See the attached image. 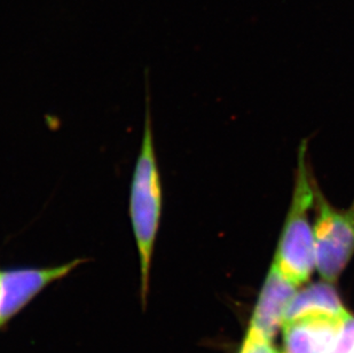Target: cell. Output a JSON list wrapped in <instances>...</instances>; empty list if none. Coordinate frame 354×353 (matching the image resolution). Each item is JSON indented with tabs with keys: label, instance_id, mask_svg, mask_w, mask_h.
<instances>
[{
	"label": "cell",
	"instance_id": "cell-8",
	"mask_svg": "<svg viewBox=\"0 0 354 353\" xmlns=\"http://www.w3.org/2000/svg\"><path fill=\"white\" fill-rule=\"evenodd\" d=\"M240 353H281L275 350L272 338L261 333V330L250 326Z\"/></svg>",
	"mask_w": 354,
	"mask_h": 353
},
{
	"label": "cell",
	"instance_id": "cell-1",
	"mask_svg": "<svg viewBox=\"0 0 354 353\" xmlns=\"http://www.w3.org/2000/svg\"><path fill=\"white\" fill-rule=\"evenodd\" d=\"M163 213V185L155 148L149 90L146 94L144 134L131 180L129 215L140 260V297L147 307L151 258Z\"/></svg>",
	"mask_w": 354,
	"mask_h": 353
},
{
	"label": "cell",
	"instance_id": "cell-2",
	"mask_svg": "<svg viewBox=\"0 0 354 353\" xmlns=\"http://www.w3.org/2000/svg\"><path fill=\"white\" fill-rule=\"evenodd\" d=\"M315 183L317 180L308 167V141H303L298 148L290 207L273 262L279 272L296 286L306 282L315 267V233L310 223Z\"/></svg>",
	"mask_w": 354,
	"mask_h": 353
},
{
	"label": "cell",
	"instance_id": "cell-3",
	"mask_svg": "<svg viewBox=\"0 0 354 353\" xmlns=\"http://www.w3.org/2000/svg\"><path fill=\"white\" fill-rule=\"evenodd\" d=\"M315 267L328 282H335L354 255V200L346 209H338L315 183Z\"/></svg>",
	"mask_w": 354,
	"mask_h": 353
},
{
	"label": "cell",
	"instance_id": "cell-4",
	"mask_svg": "<svg viewBox=\"0 0 354 353\" xmlns=\"http://www.w3.org/2000/svg\"><path fill=\"white\" fill-rule=\"evenodd\" d=\"M84 262L78 258L60 266L0 271V327L19 314L47 284L66 277Z\"/></svg>",
	"mask_w": 354,
	"mask_h": 353
},
{
	"label": "cell",
	"instance_id": "cell-5",
	"mask_svg": "<svg viewBox=\"0 0 354 353\" xmlns=\"http://www.w3.org/2000/svg\"><path fill=\"white\" fill-rule=\"evenodd\" d=\"M346 321L320 314L286 320L282 325L283 352L281 353H333Z\"/></svg>",
	"mask_w": 354,
	"mask_h": 353
},
{
	"label": "cell",
	"instance_id": "cell-6",
	"mask_svg": "<svg viewBox=\"0 0 354 353\" xmlns=\"http://www.w3.org/2000/svg\"><path fill=\"white\" fill-rule=\"evenodd\" d=\"M297 287L272 265L254 310L251 326L273 338L286 320L288 307L296 295Z\"/></svg>",
	"mask_w": 354,
	"mask_h": 353
},
{
	"label": "cell",
	"instance_id": "cell-7",
	"mask_svg": "<svg viewBox=\"0 0 354 353\" xmlns=\"http://www.w3.org/2000/svg\"><path fill=\"white\" fill-rule=\"evenodd\" d=\"M311 314H329L346 320L352 318L342 303L337 291L328 281L313 283L296 293L288 307L286 320Z\"/></svg>",
	"mask_w": 354,
	"mask_h": 353
},
{
	"label": "cell",
	"instance_id": "cell-9",
	"mask_svg": "<svg viewBox=\"0 0 354 353\" xmlns=\"http://www.w3.org/2000/svg\"><path fill=\"white\" fill-rule=\"evenodd\" d=\"M333 353H354V318L345 323Z\"/></svg>",
	"mask_w": 354,
	"mask_h": 353
}]
</instances>
